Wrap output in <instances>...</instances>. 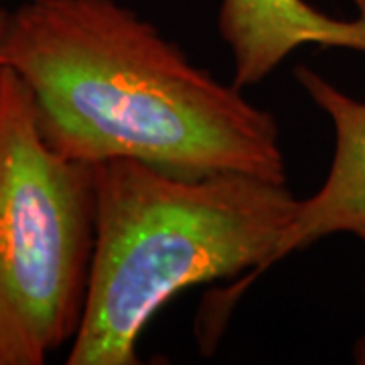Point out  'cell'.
<instances>
[{"instance_id":"cell-3","label":"cell","mask_w":365,"mask_h":365,"mask_svg":"<svg viewBox=\"0 0 365 365\" xmlns=\"http://www.w3.org/2000/svg\"><path fill=\"white\" fill-rule=\"evenodd\" d=\"M93 244V165L47 144L25 81L0 67V329L16 365L76 337Z\"/></svg>"},{"instance_id":"cell-1","label":"cell","mask_w":365,"mask_h":365,"mask_svg":"<svg viewBox=\"0 0 365 365\" xmlns=\"http://www.w3.org/2000/svg\"><path fill=\"white\" fill-rule=\"evenodd\" d=\"M59 155L287 182L278 122L118 0H25L0 43Z\"/></svg>"},{"instance_id":"cell-5","label":"cell","mask_w":365,"mask_h":365,"mask_svg":"<svg viewBox=\"0 0 365 365\" xmlns=\"http://www.w3.org/2000/svg\"><path fill=\"white\" fill-rule=\"evenodd\" d=\"M357 14L337 19L307 0H222L220 35L234 59L237 88L258 86L304 45L365 53V0Z\"/></svg>"},{"instance_id":"cell-7","label":"cell","mask_w":365,"mask_h":365,"mask_svg":"<svg viewBox=\"0 0 365 365\" xmlns=\"http://www.w3.org/2000/svg\"><path fill=\"white\" fill-rule=\"evenodd\" d=\"M357 237L364 242V246H365V230L364 232H359L357 234ZM353 357H355V364H359V365H365V333L357 339V343H355V349H353Z\"/></svg>"},{"instance_id":"cell-8","label":"cell","mask_w":365,"mask_h":365,"mask_svg":"<svg viewBox=\"0 0 365 365\" xmlns=\"http://www.w3.org/2000/svg\"><path fill=\"white\" fill-rule=\"evenodd\" d=\"M9 16H11L9 11L0 9V43H2V37H4V33H6V26H9Z\"/></svg>"},{"instance_id":"cell-4","label":"cell","mask_w":365,"mask_h":365,"mask_svg":"<svg viewBox=\"0 0 365 365\" xmlns=\"http://www.w3.org/2000/svg\"><path fill=\"white\" fill-rule=\"evenodd\" d=\"M294 76L311 102L331 120L335 150L323 185L311 197L300 199L274 264L327 235H357L365 230V102L311 67H297Z\"/></svg>"},{"instance_id":"cell-6","label":"cell","mask_w":365,"mask_h":365,"mask_svg":"<svg viewBox=\"0 0 365 365\" xmlns=\"http://www.w3.org/2000/svg\"><path fill=\"white\" fill-rule=\"evenodd\" d=\"M0 365H16L14 364V355L9 341L4 337L2 329H0Z\"/></svg>"},{"instance_id":"cell-2","label":"cell","mask_w":365,"mask_h":365,"mask_svg":"<svg viewBox=\"0 0 365 365\" xmlns=\"http://www.w3.org/2000/svg\"><path fill=\"white\" fill-rule=\"evenodd\" d=\"M96 170V244L67 365H136L138 337L185 288L237 278L203 309L217 339L237 297L270 266L300 199L248 173L179 175L132 158Z\"/></svg>"}]
</instances>
